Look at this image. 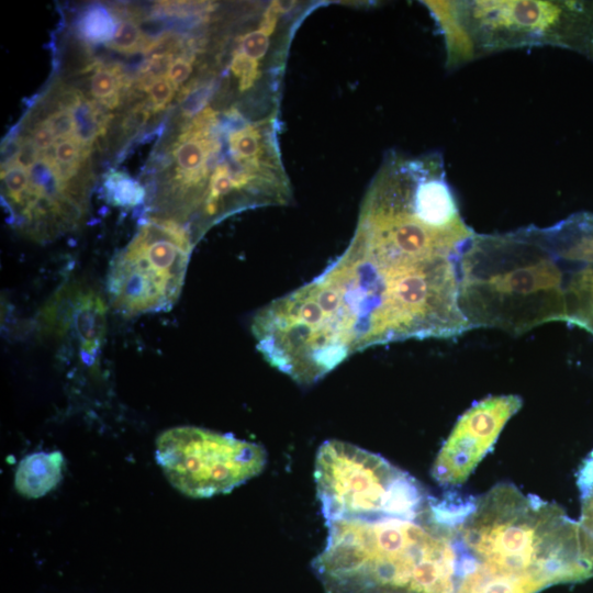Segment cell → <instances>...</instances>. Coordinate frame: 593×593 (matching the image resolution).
I'll return each mask as SVG.
<instances>
[{
  "label": "cell",
  "mask_w": 593,
  "mask_h": 593,
  "mask_svg": "<svg viewBox=\"0 0 593 593\" xmlns=\"http://www.w3.org/2000/svg\"><path fill=\"white\" fill-rule=\"evenodd\" d=\"M194 61V55H183L175 57L170 63L166 77L175 88L178 90L181 85L190 77L192 72V64Z\"/></svg>",
  "instance_id": "obj_21"
},
{
  "label": "cell",
  "mask_w": 593,
  "mask_h": 593,
  "mask_svg": "<svg viewBox=\"0 0 593 593\" xmlns=\"http://www.w3.org/2000/svg\"><path fill=\"white\" fill-rule=\"evenodd\" d=\"M104 188L110 201L120 206H136L145 198V189L126 174L110 172L104 181Z\"/></svg>",
  "instance_id": "obj_16"
},
{
  "label": "cell",
  "mask_w": 593,
  "mask_h": 593,
  "mask_svg": "<svg viewBox=\"0 0 593 593\" xmlns=\"http://www.w3.org/2000/svg\"><path fill=\"white\" fill-rule=\"evenodd\" d=\"M459 506L446 492L417 512L327 521L312 562L324 593H456Z\"/></svg>",
  "instance_id": "obj_2"
},
{
  "label": "cell",
  "mask_w": 593,
  "mask_h": 593,
  "mask_svg": "<svg viewBox=\"0 0 593 593\" xmlns=\"http://www.w3.org/2000/svg\"><path fill=\"white\" fill-rule=\"evenodd\" d=\"M1 178L5 186V204L9 210L15 208L22 200L29 186V170L12 165L2 169Z\"/></svg>",
  "instance_id": "obj_18"
},
{
  "label": "cell",
  "mask_w": 593,
  "mask_h": 593,
  "mask_svg": "<svg viewBox=\"0 0 593 593\" xmlns=\"http://www.w3.org/2000/svg\"><path fill=\"white\" fill-rule=\"evenodd\" d=\"M78 29L83 40L94 44H108L116 32L113 15L99 4L88 8L82 13Z\"/></svg>",
  "instance_id": "obj_15"
},
{
  "label": "cell",
  "mask_w": 593,
  "mask_h": 593,
  "mask_svg": "<svg viewBox=\"0 0 593 593\" xmlns=\"http://www.w3.org/2000/svg\"><path fill=\"white\" fill-rule=\"evenodd\" d=\"M64 457L59 451H38L24 457L14 475L16 491L27 499L51 492L63 478Z\"/></svg>",
  "instance_id": "obj_13"
},
{
  "label": "cell",
  "mask_w": 593,
  "mask_h": 593,
  "mask_svg": "<svg viewBox=\"0 0 593 593\" xmlns=\"http://www.w3.org/2000/svg\"><path fill=\"white\" fill-rule=\"evenodd\" d=\"M30 137L40 153L43 154L47 153L48 149L56 145L57 141L45 121L41 122L32 130Z\"/></svg>",
  "instance_id": "obj_23"
},
{
  "label": "cell",
  "mask_w": 593,
  "mask_h": 593,
  "mask_svg": "<svg viewBox=\"0 0 593 593\" xmlns=\"http://www.w3.org/2000/svg\"><path fill=\"white\" fill-rule=\"evenodd\" d=\"M540 235L562 272L564 322L593 335V213L571 214Z\"/></svg>",
  "instance_id": "obj_10"
},
{
  "label": "cell",
  "mask_w": 593,
  "mask_h": 593,
  "mask_svg": "<svg viewBox=\"0 0 593 593\" xmlns=\"http://www.w3.org/2000/svg\"><path fill=\"white\" fill-rule=\"evenodd\" d=\"M456 534L474 562L545 588L593 577L579 522L556 503L524 494L512 483H497L478 497L466 496Z\"/></svg>",
  "instance_id": "obj_3"
},
{
  "label": "cell",
  "mask_w": 593,
  "mask_h": 593,
  "mask_svg": "<svg viewBox=\"0 0 593 593\" xmlns=\"http://www.w3.org/2000/svg\"><path fill=\"white\" fill-rule=\"evenodd\" d=\"M144 91L149 97L152 110L158 112L169 104L176 90L165 75L147 83L144 87Z\"/></svg>",
  "instance_id": "obj_19"
},
{
  "label": "cell",
  "mask_w": 593,
  "mask_h": 593,
  "mask_svg": "<svg viewBox=\"0 0 593 593\" xmlns=\"http://www.w3.org/2000/svg\"><path fill=\"white\" fill-rule=\"evenodd\" d=\"M522 405L516 394L488 396L474 403L458 418L438 451L430 471L433 479L447 488L462 484Z\"/></svg>",
  "instance_id": "obj_9"
},
{
  "label": "cell",
  "mask_w": 593,
  "mask_h": 593,
  "mask_svg": "<svg viewBox=\"0 0 593 593\" xmlns=\"http://www.w3.org/2000/svg\"><path fill=\"white\" fill-rule=\"evenodd\" d=\"M125 77L119 66H98L91 77V93L105 108L114 109L120 101V89Z\"/></svg>",
  "instance_id": "obj_14"
},
{
  "label": "cell",
  "mask_w": 593,
  "mask_h": 593,
  "mask_svg": "<svg viewBox=\"0 0 593 593\" xmlns=\"http://www.w3.org/2000/svg\"><path fill=\"white\" fill-rule=\"evenodd\" d=\"M426 5L444 33L449 67L539 46L593 59V0H459Z\"/></svg>",
  "instance_id": "obj_5"
},
{
  "label": "cell",
  "mask_w": 593,
  "mask_h": 593,
  "mask_svg": "<svg viewBox=\"0 0 593 593\" xmlns=\"http://www.w3.org/2000/svg\"><path fill=\"white\" fill-rule=\"evenodd\" d=\"M41 153L34 145L31 137H23L13 165L30 170L41 158ZM12 166V165H11Z\"/></svg>",
  "instance_id": "obj_22"
},
{
  "label": "cell",
  "mask_w": 593,
  "mask_h": 593,
  "mask_svg": "<svg viewBox=\"0 0 593 593\" xmlns=\"http://www.w3.org/2000/svg\"><path fill=\"white\" fill-rule=\"evenodd\" d=\"M459 258L401 254L355 232L323 272L283 296L286 321L328 371L372 346L457 337L472 329L458 301Z\"/></svg>",
  "instance_id": "obj_1"
},
{
  "label": "cell",
  "mask_w": 593,
  "mask_h": 593,
  "mask_svg": "<svg viewBox=\"0 0 593 593\" xmlns=\"http://www.w3.org/2000/svg\"><path fill=\"white\" fill-rule=\"evenodd\" d=\"M104 306L93 291L82 287H66L44 312L49 331L61 332L75 338L80 351L91 359L101 345Z\"/></svg>",
  "instance_id": "obj_11"
},
{
  "label": "cell",
  "mask_w": 593,
  "mask_h": 593,
  "mask_svg": "<svg viewBox=\"0 0 593 593\" xmlns=\"http://www.w3.org/2000/svg\"><path fill=\"white\" fill-rule=\"evenodd\" d=\"M149 116V111L143 104L137 105L136 109L131 111L124 119L122 127L125 132L135 131L144 125Z\"/></svg>",
  "instance_id": "obj_24"
},
{
  "label": "cell",
  "mask_w": 593,
  "mask_h": 593,
  "mask_svg": "<svg viewBox=\"0 0 593 593\" xmlns=\"http://www.w3.org/2000/svg\"><path fill=\"white\" fill-rule=\"evenodd\" d=\"M458 301L472 328L519 335L545 323L564 322L562 272L539 227L475 233L459 259Z\"/></svg>",
  "instance_id": "obj_4"
},
{
  "label": "cell",
  "mask_w": 593,
  "mask_h": 593,
  "mask_svg": "<svg viewBox=\"0 0 593 593\" xmlns=\"http://www.w3.org/2000/svg\"><path fill=\"white\" fill-rule=\"evenodd\" d=\"M544 588L528 578L491 571L460 551L456 593H536Z\"/></svg>",
  "instance_id": "obj_12"
},
{
  "label": "cell",
  "mask_w": 593,
  "mask_h": 593,
  "mask_svg": "<svg viewBox=\"0 0 593 593\" xmlns=\"http://www.w3.org/2000/svg\"><path fill=\"white\" fill-rule=\"evenodd\" d=\"M57 139L76 137V119L72 111L57 110L44 120Z\"/></svg>",
  "instance_id": "obj_20"
},
{
  "label": "cell",
  "mask_w": 593,
  "mask_h": 593,
  "mask_svg": "<svg viewBox=\"0 0 593 593\" xmlns=\"http://www.w3.org/2000/svg\"><path fill=\"white\" fill-rule=\"evenodd\" d=\"M156 460L168 481L193 499L227 493L258 475L267 452L258 444L195 426L163 432Z\"/></svg>",
  "instance_id": "obj_8"
},
{
  "label": "cell",
  "mask_w": 593,
  "mask_h": 593,
  "mask_svg": "<svg viewBox=\"0 0 593 593\" xmlns=\"http://www.w3.org/2000/svg\"><path fill=\"white\" fill-rule=\"evenodd\" d=\"M314 480L326 522L416 512L433 496L419 481L383 457L336 439L318 448Z\"/></svg>",
  "instance_id": "obj_6"
},
{
  "label": "cell",
  "mask_w": 593,
  "mask_h": 593,
  "mask_svg": "<svg viewBox=\"0 0 593 593\" xmlns=\"http://www.w3.org/2000/svg\"><path fill=\"white\" fill-rule=\"evenodd\" d=\"M150 41L147 40L133 19L125 18L121 20L113 38L107 46L124 54H133L139 51L144 53Z\"/></svg>",
  "instance_id": "obj_17"
},
{
  "label": "cell",
  "mask_w": 593,
  "mask_h": 593,
  "mask_svg": "<svg viewBox=\"0 0 593 593\" xmlns=\"http://www.w3.org/2000/svg\"><path fill=\"white\" fill-rule=\"evenodd\" d=\"M192 247L189 230L178 221H146L110 264L112 306L126 316L170 310L181 293Z\"/></svg>",
  "instance_id": "obj_7"
}]
</instances>
